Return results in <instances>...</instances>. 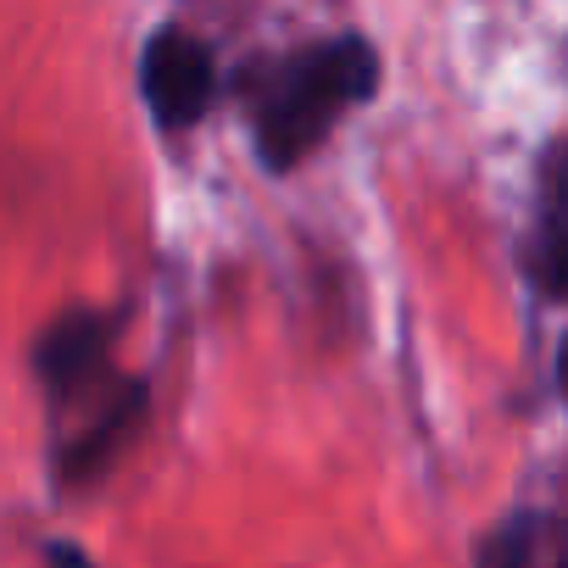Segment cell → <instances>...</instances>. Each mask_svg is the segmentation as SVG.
<instances>
[{
    "mask_svg": "<svg viewBox=\"0 0 568 568\" xmlns=\"http://www.w3.org/2000/svg\"><path fill=\"white\" fill-rule=\"evenodd\" d=\"M540 278L551 296H568V223H557L540 245Z\"/></svg>",
    "mask_w": 568,
    "mask_h": 568,
    "instance_id": "5b68a950",
    "label": "cell"
},
{
    "mask_svg": "<svg viewBox=\"0 0 568 568\" xmlns=\"http://www.w3.org/2000/svg\"><path fill=\"white\" fill-rule=\"evenodd\" d=\"M106 352H112V324L95 318V313H68L45 329V341L34 346V368L40 379L51 385L57 402H73L90 379H101L106 368Z\"/></svg>",
    "mask_w": 568,
    "mask_h": 568,
    "instance_id": "3957f363",
    "label": "cell"
},
{
    "mask_svg": "<svg viewBox=\"0 0 568 568\" xmlns=\"http://www.w3.org/2000/svg\"><path fill=\"white\" fill-rule=\"evenodd\" d=\"M140 418H145V385L129 379V385H118V390L101 402V413L90 418V429L62 452V479H68V485L95 479V474L129 446V435L140 429Z\"/></svg>",
    "mask_w": 568,
    "mask_h": 568,
    "instance_id": "277c9868",
    "label": "cell"
},
{
    "mask_svg": "<svg viewBox=\"0 0 568 568\" xmlns=\"http://www.w3.org/2000/svg\"><path fill=\"white\" fill-rule=\"evenodd\" d=\"M45 568H90V557H84V551H73V546H51Z\"/></svg>",
    "mask_w": 568,
    "mask_h": 568,
    "instance_id": "8992f818",
    "label": "cell"
},
{
    "mask_svg": "<svg viewBox=\"0 0 568 568\" xmlns=\"http://www.w3.org/2000/svg\"><path fill=\"white\" fill-rule=\"evenodd\" d=\"M140 90H145V106L162 129L201 123L212 95H217L212 51L184 29H156L145 40V57H140Z\"/></svg>",
    "mask_w": 568,
    "mask_h": 568,
    "instance_id": "7a4b0ae2",
    "label": "cell"
},
{
    "mask_svg": "<svg viewBox=\"0 0 568 568\" xmlns=\"http://www.w3.org/2000/svg\"><path fill=\"white\" fill-rule=\"evenodd\" d=\"M379 84V57L368 40L341 34L329 45H318L313 57H302L267 95V106L256 112V151L273 173H291L302 156H313L324 145V134L335 129V118L346 106H363Z\"/></svg>",
    "mask_w": 568,
    "mask_h": 568,
    "instance_id": "6da1fadb",
    "label": "cell"
},
{
    "mask_svg": "<svg viewBox=\"0 0 568 568\" xmlns=\"http://www.w3.org/2000/svg\"><path fill=\"white\" fill-rule=\"evenodd\" d=\"M557 568H568V557H562V562H557Z\"/></svg>",
    "mask_w": 568,
    "mask_h": 568,
    "instance_id": "ba28073f",
    "label": "cell"
},
{
    "mask_svg": "<svg viewBox=\"0 0 568 568\" xmlns=\"http://www.w3.org/2000/svg\"><path fill=\"white\" fill-rule=\"evenodd\" d=\"M557 379H562V390H568V341H562V368H557Z\"/></svg>",
    "mask_w": 568,
    "mask_h": 568,
    "instance_id": "52a82bcc",
    "label": "cell"
}]
</instances>
